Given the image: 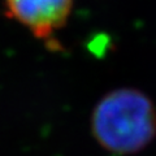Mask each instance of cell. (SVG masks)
<instances>
[{
  "label": "cell",
  "instance_id": "cell-1",
  "mask_svg": "<svg viewBox=\"0 0 156 156\" xmlns=\"http://www.w3.org/2000/svg\"><path fill=\"white\" fill-rule=\"evenodd\" d=\"M91 130L98 144L108 152L136 154L156 136L155 104L136 89H116L96 103Z\"/></svg>",
  "mask_w": 156,
  "mask_h": 156
},
{
  "label": "cell",
  "instance_id": "cell-2",
  "mask_svg": "<svg viewBox=\"0 0 156 156\" xmlns=\"http://www.w3.org/2000/svg\"><path fill=\"white\" fill-rule=\"evenodd\" d=\"M73 3L74 0H4L7 16L44 41L66 25Z\"/></svg>",
  "mask_w": 156,
  "mask_h": 156
}]
</instances>
